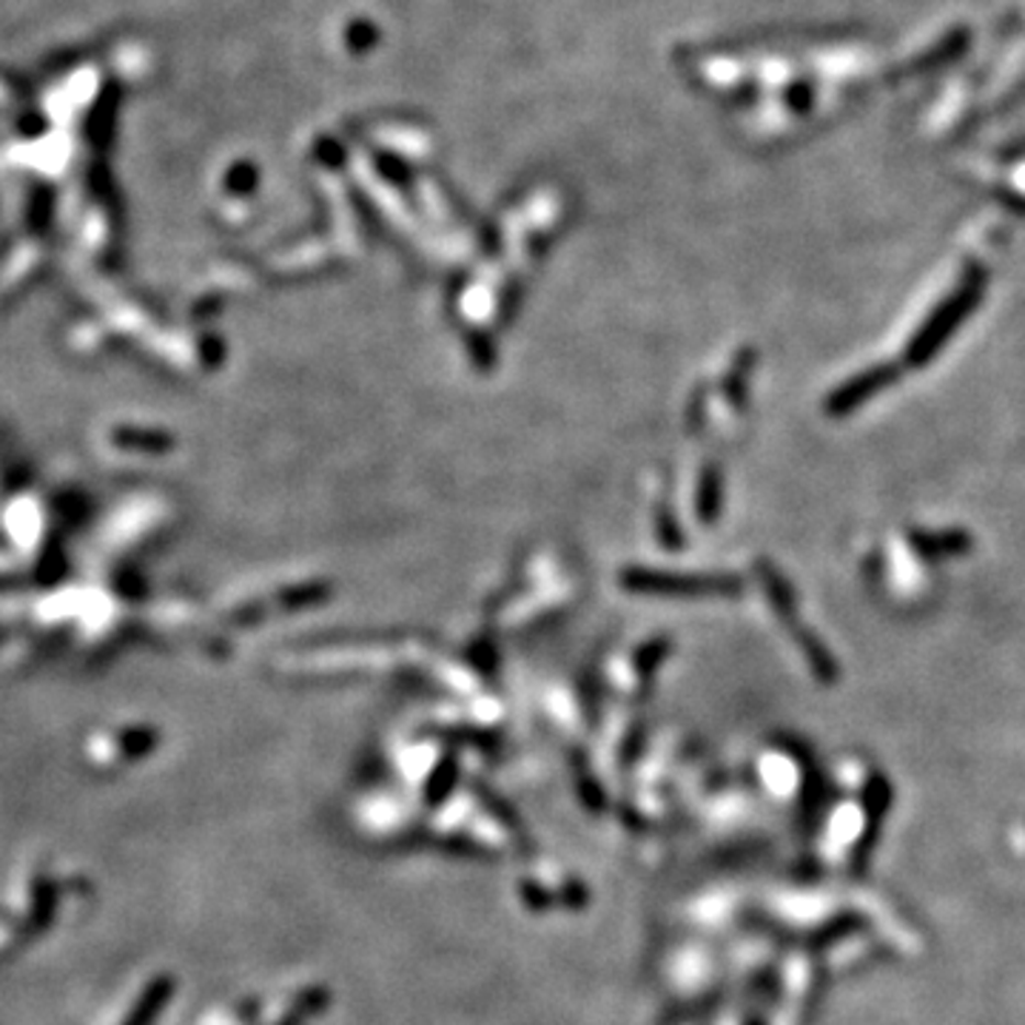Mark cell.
Wrapping results in <instances>:
<instances>
[{"label": "cell", "instance_id": "7a4b0ae2", "mask_svg": "<svg viewBox=\"0 0 1025 1025\" xmlns=\"http://www.w3.org/2000/svg\"><path fill=\"white\" fill-rule=\"evenodd\" d=\"M894 379H898V368H894V365H874V368L864 370V374H858V377H851L849 382L840 385V388L826 399V411H829L832 416H849V413L858 411L864 402H869V399L878 397L883 388H889Z\"/></svg>", "mask_w": 1025, "mask_h": 1025}, {"label": "cell", "instance_id": "3957f363", "mask_svg": "<svg viewBox=\"0 0 1025 1025\" xmlns=\"http://www.w3.org/2000/svg\"><path fill=\"white\" fill-rule=\"evenodd\" d=\"M914 550L926 558H949L969 553L971 538L966 531H937V533H912Z\"/></svg>", "mask_w": 1025, "mask_h": 1025}, {"label": "cell", "instance_id": "6da1fadb", "mask_svg": "<svg viewBox=\"0 0 1025 1025\" xmlns=\"http://www.w3.org/2000/svg\"><path fill=\"white\" fill-rule=\"evenodd\" d=\"M980 300H983V271H971L969 277H966V282H962L957 291H951L949 297L932 311V316L923 322L921 331L909 342L906 363L912 365V368H923V365L951 339V334H955L962 322H966V316L980 305Z\"/></svg>", "mask_w": 1025, "mask_h": 1025}]
</instances>
